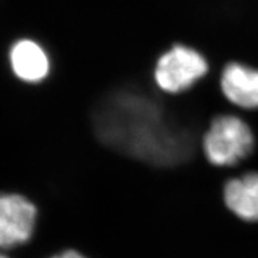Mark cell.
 Listing matches in <instances>:
<instances>
[{
  "label": "cell",
  "instance_id": "6da1fadb",
  "mask_svg": "<svg viewBox=\"0 0 258 258\" xmlns=\"http://www.w3.org/2000/svg\"><path fill=\"white\" fill-rule=\"evenodd\" d=\"M96 125L106 145L154 165H175L191 154L190 135L166 122L152 99L137 93L106 99L97 111Z\"/></svg>",
  "mask_w": 258,
  "mask_h": 258
},
{
  "label": "cell",
  "instance_id": "7a4b0ae2",
  "mask_svg": "<svg viewBox=\"0 0 258 258\" xmlns=\"http://www.w3.org/2000/svg\"><path fill=\"white\" fill-rule=\"evenodd\" d=\"M253 135L249 125L235 116H219L203 139V150L213 165L231 166L253 150Z\"/></svg>",
  "mask_w": 258,
  "mask_h": 258
},
{
  "label": "cell",
  "instance_id": "3957f363",
  "mask_svg": "<svg viewBox=\"0 0 258 258\" xmlns=\"http://www.w3.org/2000/svg\"><path fill=\"white\" fill-rule=\"evenodd\" d=\"M208 71L207 61L191 48L176 46L158 61L156 82L164 91L176 93L190 88Z\"/></svg>",
  "mask_w": 258,
  "mask_h": 258
},
{
  "label": "cell",
  "instance_id": "277c9868",
  "mask_svg": "<svg viewBox=\"0 0 258 258\" xmlns=\"http://www.w3.org/2000/svg\"><path fill=\"white\" fill-rule=\"evenodd\" d=\"M37 209L18 194L0 195V249H12L30 240Z\"/></svg>",
  "mask_w": 258,
  "mask_h": 258
},
{
  "label": "cell",
  "instance_id": "5b68a950",
  "mask_svg": "<svg viewBox=\"0 0 258 258\" xmlns=\"http://www.w3.org/2000/svg\"><path fill=\"white\" fill-rule=\"evenodd\" d=\"M226 98L245 109L258 108V71L241 63L226 66L221 77Z\"/></svg>",
  "mask_w": 258,
  "mask_h": 258
},
{
  "label": "cell",
  "instance_id": "8992f818",
  "mask_svg": "<svg viewBox=\"0 0 258 258\" xmlns=\"http://www.w3.org/2000/svg\"><path fill=\"white\" fill-rule=\"evenodd\" d=\"M225 203L245 221H258V173H247L228 180L224 189Z\"/></svg>",
  "mask_w": 258,
  "mask_h": 258
},
{
  "label": "cell",
  "instance_id": "52a82bcc",
  "mask_svg": "<svg viewBox=\"0 0 258 258\" xmlns=\"http://www.w3.org/2000/svg\"><path fill=\"white\" fill-rule=\"evenodd\" d=\"M11 67L19 79L37 83L49 72V60L44 50L31 40L18 41L10 51Z\"/></svg>",
  "mask_w": 258,
  "mask_h": 258
},
{
  "label": "cell",
  "instance_id": "ba28073f",
  "mask_svg": "<svg viewBox=\"0 0 258 258\" xmlns=\"http://www.w3.org/2000/svg\"><path fill=\"white\" fill-rule=\"evenodd\" d=\"M50 258H86V257H84L83 254L77 252V251L69 250V251H64V252L60 253V254H56V256H53Z\"/></svg>",
  "mask_w": 258,
  "mask_h": 258
},
{
  "label": "cell",
  "instance_id": "9c48e42d",
  "mask_svg": "<svg viewBox=\"0 0 258 258\" xmlns=\"http://www.w3.org/2000/svg\"><path fill=\"white\" fill-rule=\"evenodd\" d=\"M0 258H9V257H6V256H4V254L0 253Z\"/></svg>",
  "mask_w": 258,
  "mask_h": 258
}]
</instances>
